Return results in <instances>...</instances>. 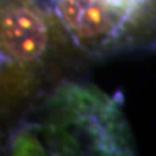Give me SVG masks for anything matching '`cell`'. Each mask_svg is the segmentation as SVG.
I'll use <instances>...</instances> for the list:
<instances>
[{"label": "cell", "mask_w": 156, "mask_h": 156, "mask_svg": "<svg viewBox=\"0 0 156 156\" xmlns=\"http://www.w3.org/2000/svg\"><path fill=\"white\" fill-rule=\"evenodd\" d=\"M86 61L145 49L154 41L156 0H40Z\"/></svg>", "instance_id": "3957f363"}, {"label": "cell", "mask_w": 156, "mask_h": 156, "mask_svg": "<svg viewBox=\"0 0 156 156\" xmlns=\"http://www.w3.org/2000/svg\"><path fill=\"white\" fill-rule=\"evenodd\" d=\"M83 62L40 0H0V132Z\"/></svg>", "instance_id": "7a4b0ae2"}, {"label": "cell", "mask_w": 156, "mask_h": 156, "mask_svg": "<svg viewBox=\"0 0 156 156\" xmlns=\"http://www.w3.org/2000/svg\"><path fill=\"white\" fill-rule=\"evenodd\" d=\"M3 148L24 154H132L119 102L89 83L64 78L6 132Z\"/></svg>", "instance_id": "6da1fadb"}]
</instances>
